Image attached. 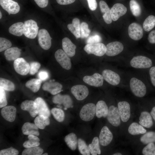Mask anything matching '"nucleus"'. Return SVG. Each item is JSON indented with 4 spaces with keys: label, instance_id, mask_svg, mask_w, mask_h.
I'll return each mask as SVG.
<instances>
[{
    "label": "nucleus",
    "instance_id": "f257e3e1",
    "mask_svg": "<svg viewBox=\"0 0 155 155\" xmlns=\"http://www.w3.org/2000/svg\"><path fill=\"white\" fill-rule=\"evenodd\" d=\"M129 85L132 92L135 96L142 97L146 94V86L141 80L135 78H132L130 80Z\"/></svg>",
    "mask_w": 155,
    "mask_h": 155
},
{
    "label": "nucleus",
    "instance_id": "f03ea898",
    "mask_svg": "<svg viewBox=\"0 0 155 155\" xmlns=\"http://www.w3.org/2000/svg\"><path fill=\"white\" fill-rule=\"evenodd\" d=\"M24 34L26 37L31 39L35 38L38 33L39 27L34 20H29L24 23Z\"/></svg>",
    "mask_w": 155,
    "mask_h": 155
},
{
    "label": "nucleus",
    "instance_id": "7ed1b4c3",
    "mask_svg": "<svg viewBox=\"0 0 155 155\" xmlns=\"http://www.w3.org/2000/svg\"><path fill=\"white\" fill-rule=\"evenodd\" d=\"M84 49L88 54H93L99 57L104 55L106 51V46L104 44L101 42L87 44Z\"/></svg>",
    "mask_w": 155,
    "mask_h": 155
},
{
    "label": "nucleus",
    "instance_id": "20e7f679",
    "mask_svg": "<svg viewBox=\"0 0 155 155\" xmlns=\"http://www.w3.org/2000/svg\"><path fill=\"white\" fill-rule=\"evenodd\" d=\"M96 114V105L93 103H88L82 108L80 116L82 120L88 121L92 119Z\"/></svg>",
    "mask_w": 155,
    "mask_h": 155
},
{
    "label": "nucleus",
    "instance_id": "39448f33",
    "mask_svg": "<svg viewBox=\"0 0 155 155\" xmlns=\"http://www.w3.org/2000/svg\"><path fill=\"white\" fill-rule=\"evenodd\" d=\"M130 64L131 67L135 68L145 69L150 67L152 62L148 57L139 55L133 57L130 61Z\"/></svg>",
    "mask_w": 155,
    "mask_h": 155
},
{
    "label": "nucleus",
    "instance_id": "423d86ee",
    "mask_svg": "<svg viewBox=\"0 0 155 155\" xmlns=\"http://www.w3.org/2000/svg\"><path fill=\"white\" fill-rule=\"evenodd\" d=\"M38 41L41 47L43 49L48 50L51 47V39L49 33L45 29H42L38 32Z\"/></svg>",
    "mask_w": 155,
    "mask_h": 155
},
{
    "label": "nucleus",
    "instance_id": "0eeeda50",
    "mask_svg": "<svg viewBox=\"0 0 155 155\" xmlns=\"http://www.w3.org/2000/svg\"><path fill=\"white\" fill-rule=\"evenodd\" d=\"M55 56L56 61L63 68L66 70L71 68V60L63 50L61 49L57 50L55 53Z\"/></svg>",
    "mask_w": 155,
    "mask_h": 155
},
{
    "label": "nucleus",
    "instance_id": "6e6552de",
    "mask_svg": "<svg viewBox=\"0 0 155 155\" xmlns=\"http://www.w3.org/2000/svg\"><path fill=\"white\" fill-rule=\"evenodd\" d=\"M13 65L16 71L21 75H26L29 72L30 65L22 58L19 57L14 60Z\"/></svg>",
    "mask_w": 155,
    "mask_h": 155
},
{
    "label": "nucleus",
    "instance_id": "1a4fd4ad",
    "mask_svg": "<svg viewBox=\"0 0 155 155\" xmlns=\"http://www.w3.org/2000/svg\"><path fill=\"white\" fill-rule=\"evenodd\" d=\"M107 119L113 126L118 127L121 124V117L118 108L111 105L108 108Z\"/></svg>",
    "mask_w": 155,
    "mask_h": 155
},
{
    "label": "nucleus",
    "instance_id": "9d476101",
    "mask_svg": "<svg viewBox=\"0 0 155 155\" xmlns=\"http://www.w3.org/2000/svg\"><path fill=\"white\" fill-rule=\"evenodd\" d=\"M128 34L130 37L135 40L141 39L143 35V29L141 26L138 23H133L128 28Z\"/></svg>",
    "mask_w": 155,
    "mask_h": 155
},
{
    "label": "nucleus",
    "instance_id": "9b49d317",
    "mask_svg": "<svg viewBox=\"0 0 155 155\" xmlns=\"http://www.w3.org/2000/svg\"><path fill=\"white\" fill-rule=\"evenodd\" d=\"M0 4L9 15L16 14L20 10V6L18 3L12 0H0Z\"/></svg>",
    "mask_w": 155,
    "mask_h": 155
},
{
    "label": "nucleus",
    "instance_id": "f8f14e48",
    "mask_svg": "<svg viewBox=\"0 0 155 155\" xmlns=\"http://www.w3.org/2000/svg\"><path fill=\"white\" fill-rule=\"evenodd\" d=\"M71 92L75 98L79 100L85 98L89 94L88 88L82 85H77L73 86L71 88Z\"/></svg>",
    "mask_w": 155,
    "mask_h": 155
},
{
    "label": "nucleus",
    "instance_id": "ddd939ff",
    "mask_svg": "<svg viewBox=\"0 0 155 155\" xmlns=\"http://www.w3.org/2000/svg\"><path fill=\"white\" fill-rule=\"evenodd\" d=\"M118 108L122 121L124 122H127L131 115L129 103L126 101H120L118 104Z\"/></svg>",
    "mask_w": 155,
    "mask_h": 155
},
{
    "label": "nucleus",
    "instance_id": "4468645a",
    "mask_svg": "<svg viewBox=\"0 0 155 155\" xmlns=\"http://www.w3.org/2000/svg\"><path fill=\"white\" fill-rule=\"evenodd\" d=\"M104 79L102 75L97 73L92 75L85 76L83 78V80L85 83L96 87L102 86L103 84Z\"/></svg>",
    "mask_w": 155,
    "mask_h": 155
},
{
    "label": "nucleus",
    "instance_id": "2eb2a0df",
    "mask_svg": "<svg viewBox=\"0 0 155 155\" xmlns=\"http://www.w3.org/2000/svg\"><path fill=\"white\" fill-rule=\"evenodd\" d=\"M102 75L104 79L108 83L113 86L119 84L120 78L116 73L109 69H105L102 72Z\"/></svg>",
    "mask_w": 155,
    "mask_h": 155
},
{
    "label": "nucleus",
    "instance_id": "dca6fc26",
    "mask_svg": "<svg viewBox=\"0 0 155 155\" xmlns=\"http://www.w3.org/2000/svg\"><path fill=\"white\" fill-rule=\"evenodd\" d=\"M106 54L109 56H114L118 55L123 50V44L118 41H114L108 43L106 46Z\"/></svg>",
    "mask_w": 155,
    "mask_h": 155
},
{
    "label": "nucleus",
    "instance_id": "f3484780",
    "mask_svg": "<svg viewBox=\"0 0 155 155\" xmlns=\"http://www.w3.org/2000/svg\"><path fill=\"white\" fill-rule=\"evenodd\" d=\"M52 101L55 104H63L64 108H67L73 107L72 99L68 95H62L58 94L53 97Z\"/></svg>",
    "mask_w": 155,
    "mask_h": 155
},
{
    "label": "nucleus",
    "instance_id": "a211bd4d",
    "mask_svg": "<svg viewBox=\"0 0 155 155\" xmlns=\"http://www.w3.org/2000/svg\"><path fill=\"white\" fill-rule=\"evenodd\" d=\"M127 11V8L120 3L115 4L110 9L112 20L116 21L121 17L125 15Z\"/></svg>",
    "mask_w": 155,
    "mask_h": 155
},
{
    "label": "nucleus",
    "instance_id": "6ab92c4d",
    "mask_svg": "<svg viewBox=\"0 0 155 155\" xmlns=\"http://www.w3.org/2000/svg\"><path fill=\"white\" fill-rule=\"evenodd\" d=\"M113 135L106 126L102 128L99 136V141L100 144L104 146L109 145L112 141Z\"/></svg>",
    "mask_w": 155,
    "mask_h": 155
},
{
    "label": "nucleus",
    "instance_id": "aec40b11",
    "mask_svg": "<svg viewBox=\"0 0 155 155\" xmlns=\"http://www.w3.org/2000/svg\"><path fill=\"white\" fill-rule=\"evenodd\" d=\"M16 109L13 106H5L1 111V115L6 121L10 122H13L16 115Z\"/></svg>",
    "mask_w": 155,
    "mask_h": 155
},
{
    "label": "nucleus",
    "instance_id": "412c9836",
    "mask_svg": "<svg viewBox=\"0 0 155 155\" xmlns=\"http://www.w3.org/2000/svg\"><path fill=\"white\" fill-rule=\"evenodd\" d=\"M63 86L59 83L55 82H49L45 83L42 86V89L49 92L51 94L55 95L61 92Z\"/></svg>",
    "mask_w": 155,
    "mask_h": 155
},
{
    "label": "nucleus",
    "instance_id": "4be33fe9",
    "mask_svg": "<svg viewBox=\"0 0 155 155\" xmlns=\"http://www.w3.org/2000/svg\"><path fill=\"white\" fill-rule=\"evenodd\" d=\"M20 107L22 110L28 111L32 117H35L38 115L37 105L34 101L25 100L22 103Z\"/></svg>",
    "mask_w": 155,
    "mask_h": 155
},
{
    "label": "nucleus",
    "instance_id": "5701e85b",
    "mask_svg": "<svg viewBox=\"0 0 155 155\" xmlns=\"http://www.w3.org/2000/svg\"><path fill=\"white\" fill-rule=\"evenodd\" d=\"M34 101L37 105L38 115H43L49 117L51 115V112L44 100L40 97H38Z\"/></svg>",
    "mask_w": 155,
    "mask_h": 155
},
{
    "label": "nucleus",
    "instance_id": "b1692460",
    "mask_svg": "<svg viewBox=\"0 0 155 155\" xmlns=\"http://www.w3.org/2000/svg\"><path fill=\"white\" fill-rule=\"evenodd\" d=\"M62 46L63 51L69 57H72L75 55L76 47L68 38L63 39Z\"/></svg>",
    "mask_w": 155,
    "mask_h": 155
},
{
    "label": "nucleus",
    "instance_id": "393cba45",
    "mask_svg": "<svg viewBox=\"0 0 155 155\" xmlns=\"http://www.w3.org/2000/svg\"><path fill=\"white\" fill-rule=\"evenodd\" d=\"M22 130L25 135H32L38 136L40 134L38 127L35 124L30 122L25 123L22 127Z\"/></svg>",
    "mask_w": 155,
    "mask_h": 155
},
{
    "label": "nucleus",
    "instance_id": "a878e982",
    "mask_svg": "<svg viewBox=\"0 0 155 155\" xmlns=\"http://www.w3.org/2000/svg\"><path fill=\"white\" fill-rule=\"evenodd\" d=\"M21 50L18 47L9 48L5 50L4 55L6 59L8 61H14L19 58Z\"/></svg>",
    "mask_w": 155,
    "mask_h": 155
},
{
    "label": "nucleus",
    "instance_id": "bb28decb",
    "mask_svg": "<svg viewBox=\"0 0 155 155\" xmlns=\"http://www.w3.org/2000/svg\"><path fill=\"white\" fill-rule=\"evenodd\" d=\"M108 110V107L104 101L101 100L97 102L96 105V115L97 117H106Z\"/></svg>",
    "mask_w": 155,
    "mask_h": 155
},
{
    "label": "nucleus",
    "instance_id": "cd10ccee",
    "mask_svg": "<svg viewBox=\"0 0 155 155\" xmlns=\"http://www.w3.org/2000/svg\"><path fill=\"white\" fill-rule=\"evenodd\" d=\"M99 6L101 11L103 14L102 17L105 22L108 24L112 22L110 10L107 3L103 1L99 2Z\"/></svg>",
    "mask_w": 155,
    "mask_h": 155
},
{
    "label": "nucleus",
    "instance_id": "c85d7f7f",
    "mask_svg": "<svg viewBox=\"0 0 155 155\" xmlns=\"http://www.w3.org/2000/svg\"><path fill=\"white\" fill-rule=\"evenodd\" d=\"M139 120L140 124L146 128H150L153 125L152 116L148 112L144 111L142 112Z\"/></svg>",
    "mask_w": 155,
    "mask_h": 155
},
{
    "label": "nucleus",
    "instance_id": "c756f323",
    "mask_svg": "<svg viewBox=\"0 0 155 155\" xmlns=\"http://www.w3.org/2000/svg\"><path fill=\"white\" fill-rule=\"evenodd\" d=\"M80 25V20L75 18L73 19L72 23L68 24L67 26L68 29L76 38L81 37Z\"/></svg>",
    "mask_w": 155,
    "mask_h": 155
},
{
    "label": "nucleus",
    "instance_id": "7c9ffc66",
    "mask_svg": "<svg viewBox=\"0 0 155 155\" xmlns=\"http://www.w3.org/2000/svg\"><path fill=\"white\" fill-rule=\"evenodd\" d=\"M24 23L19 22L11 25L9 28L10 33L18 36H22L24 34Z\"/></svg>",
    "mask_w": 155,
    "mask_h": 155
},
{
    "label": "nucleus",
    "instance_id": "2f4dec72",
    "mask_svg": "<svg viewBox=\"0 0 155 155\" xmlns=\"http://www.w3.org/2000/svg\"><path fill=\"white\" fill-rule=\"evenodd\" d=\"M64 140L67 146L71 150H74L76 149L78 140L75 133H71L67 135L65 137Z\"/></svg>",
    "mask_w": 155,
    "mask_h": 155
},
{
    "label": "nucleus",
    "instance_id": "473e14b6",
    "mask_svg": "<svg viewBox=\"0 0 155 155\" xmlns=\"http://www.w3.org/2000/svg\"><path fill=\"white\" fill-rule=\"evenodd\" d=\"M128 131L131 135H136L144 134L146 132V130L141 125L136 122H133L129 126Z\"/></svg>",
    "mask_w": 155,
    "mask_h": 155
},
{
    "label": "nucleus",
    "instance_id": "72a5a7b5",
    "mask_svg": "<svg viewBox=\"0 0 155 155\" xmlns=\"http://www.w3.org/2000/svg\"><path fill=\"white\" fill-rule=\"evenodd\" d=\"M34 124L38 128L43 129L46 126L50 124V120L49 117L43 115H38L34 121Z\"/></svg>",
    "mask_w": 155,
    "mask_h": 155
},
{
    "label": "nucleus",
    "instance_id": "f704fd0d",
    "mask_svg": "<svg viewBox=\"0 0 155 155\" xmlns=\"http://www.w3.org/2000/svg\"><path fill=\"white\" fill-rule=\"evenodd\" d=\"M42 80L40 79L33 78L28 81L26 83V87L32 92L35 93L39 90Z\"/></svg>",
    "mask_w": 155,
    "mask_h": 155
},
{
    "label": "nucleus",
    "instance_id": "c9c22d12",
    "mask_svg": "<svg viewBox=\"0 0 155 155\" xmlns=\"http://www.w3.org/2000/svg\"><path fill=\"white\" fill-rule=\"evenodd\" d=\"M28 140L25 141L23 144V146L26 148L39 146L40 145V139L37 136L32 135H29Z\"/></svg>",
    "mask_w": 155,
    "mask_h": 155
},
{
    "label": "nucleus",
    "instance_id": "e433bc0d",
    "mask_svg": "<svg viewBox=\"0 0 155 155\" xmlns=\"http://www.w3.org/2000/svg\"><path fill=\"white\" fill-rule=\"evenodd\" d=\"M90 153L92 155H96L101 154L100 148L99 139L98 137H94L91 144L88 146Z\"/></svg>",
    "mask_w": 155,
    "mask_h": 155
},
{
    "label": "nucleus",
    "instance_id": "4c0bfd02",
    "mask_svg": "<svg viewBox=\"0 0 155 155\" xmlns=\"http://www.w3.org/2000/svg\"><path fill=\"white\" fill-rule=\"evenodd\" d=\"M155 26V16L151 15L148 16L144 21L143 27L144 30L149 32Z\"/></svg>",
    "mask_w": 155,
    "mask_h": 155
},
{
    "label": "nucleus",
    "instance_id": "58836bf2",
    "mask_svg": "<svg viewBox=\"0 0 155 155\" xmlns=\"http://www.w3.org/2000/svg\"><path fill=\"white\" fill-rule=\"evenodd\" d=\"M140 141L145 144L155 142V132L150 131L146 133L140 137Z\"/></svg>",
    "mask_w": 155,
    "mask_h": 155
},
{
    "label": "nucleus",
    "instance_id": "ea45409f",
    "mask_svg": "<svg viewBox=\"0 0 155 155\" xmlns=\"http://www.w3.org/2000/svg\"><path fill=\"white\" fill-rule=\"evenodd\" d=\"M129 5L131 11L134 16L138 17L141 15V8L139 4L136 0H131Z\"/></svg>",
    "mask_w": 155,
    "mask_h": 155
},
{
    "label": "nucleus",
    "instance_id": "a19ab883",
    "mask_svg": "<svg viewBox=\"0 0 155 155\" xmlns=\"http://www.w3.org/2000/svg\"><path fill=\"white\" fill-rule=\"evenodd\" d=\"M43 152V149L38 146L25 149L22 153V155H41Z\"/></svg>",
    "mask_w": 155,
    "mask_h": 155
},
{
    "label": "nucleus",
    "instance_id": "79ce46f5",
    "mask_svg": "<svg viewBox=\"0 0 155 155\" xmlns=\"http://www.w3.org/2000/svg\"><path fill=\"white\" fill-rule=\"evenodd\" d=\"M0 88L7 91H13L15 89L14 84L10 81L1 78H0Z\"/></svg>",
    "mask_w": 155,
    "mask_h": 155
},
{
    "label": "nucleus",
    "instance_id": "37998d69",
    "mask_svg": "<svg viewBox=\"0 0 155 155\" xmlns=\"http://www.w3.org/2000/svg\"><path fill=\"white\" fill-rule=\"evenodd\" d=\"M51 112L54 118L58 122H61L64 120L65 114L62 110L54 108L51 110Z\"/></svg>",
    "mask_w": 155,
    "mask_h": 155
},
{
    "label": "nucleus",
    "instance_id": "c03bdc74",
    "mask_svg": "<svg viewBox=\"0 0 155 155\" xmlns=\"http://www.w3.org/2000/svg\"><path fill=\"white\" fill-rule=\"evenodd\" d=\"M78 146L79 150L83 155H90V152L88 147L85 141L81 138L78 140Z\"/></svg>",
    "mask_w": 155,
    "mask_h": 155
},
{
    "label": "nucleus",
    "instance_id": "a18cd8bd",
    "mask_svg": "<svg viewBox=\"0 0 155 155\" xmlns=\"http://www.w3.org/2000/svg\"><path fill=\"white\" fill-rule=\"evenodd\" d=\"M142 153L144 155H155V145L153 143L147 144L143 149Z\"/></svg>",
    "mask_w": 155,
    "mask_h": 155
},
{
    "label": "nucleus",
    "instance_id": "49530a36",
    "mask_svg": "<svg viewBox=\"0 0 155 155\" xmlns=\"http://www.w3.org/2000/svg\"><path fill=\"white\" fill-rule=\"evenodd\" d=\"M80 37L82 38L88 37L90 32L88 24L85 22H83L80 24Z\"/></svg>",
    "mask_w": 155,
    "mask_h": 155
},
{
    "label": "nucleus",
    "instance_id": "de8ad7c7",
    "mask_svg": "<svg viewBox=\"0 0 155 155\" xmlns=\"http://www.w3.org/2000/svg\"><path fill=\"white\" fill-rule=\"evenodd\" d=\"M12 45L11 42L5 38H0V52H1L10 48Z\"/></svg>",
    "mask_w": 155,
    "mask_h": 155
},
{
    "label": "nucleus",
    "instance_id": "09e8293b",
    "mask_svg": "<svg viewBox=\"0 0 155 155\" xmlns=\"http://www.w3.org/2000/svg\"><path fill=\"white\" fill-rule=\"evenodd\" d=\"M18 154V150L12 147L0 151V155H17Z\"/></svg>",
    "mask_w": 155,
    "mask_h": 155
},
{
    "label": "nucleus",
    "instance_id": "8fccbe9b",
    "mask_svg": "<svg viewBox=\"0 0 155 155\" xmlns=\"http://www.w3.org/2000/svg\"><path fill=\"white\" fill-rule=\"evenodd\" d=\"M7 104L5 90L0 88V108L6 106Z\"/></svg>",
    "mask_w": 155,
    "mask_h": 155
},
{
    "label": "nucleus",
    "instance_id": "3c124183",
    "mask_svg": "<svg viewBox=\"0 0 155 155\" xmlns=\"http://www.w3.org/2000/svg\"><path fill=\"white\" fill-rule=\"evenodd\" d=\"M29 73L31 75H34L36 73L40 67V64L37 62H32L30 64Z\"/></svg>",
    "mask_w": 155,
    "mask_h": 155
},
{
    "label": "nucleus",
    "instance_id": "603ef678",
    "mask_svg": "<svg viewBox=\"0 0 155 155\" xmlns=\"http://www.w3.org/2000/svg\"><path fill=\"white\" fill-rule=\"evenodd\" d=\"M101 37L98 35H95L89 37L87 40V44H96L100 42L101 41Z\"/></svg>",
    "mask_w": 155,
    "mask_h": 155
},
{
    "label": "nucleus",
    "instance_id": "864d4df0",
    "mask_svg": "<svg viewBox=\"0 0 155 155\" xmlns=\"http://www.w3.org/2000/svg\"><path fill=\"white\" fill-rule=\"evenodd\" d=\"M149 74L151 83L155 87V66L153 67L150 69Z\"/></svg>",
    "mask_w": 155,
    "mask_h": 155
},
{
    "label": "nucleus",
    "instance_id": "5fc2aeb1",
    "mask_svg": "<svg viewBox=\"0 0 155 155\" xmlns=\"http://www.w3.org/2000/svg\"><path fill=\"white\" fill-rule=\"evenodd\" d=\"M39 79L42 81H45L49 78V74L48 72L42 70L40 71L38 74Z\"/></svg>",
    "mask_w": 155,
    "mask_h": 155
},
{
    "label": "nucleus",
    "instance_id": "6e6d98bb",
    "mask_svg": "<svg viewBox=\"0 0 155 155\" xmlns=\"http://www.w3.org/2000/svg\"><path fill=\"white\" fill-rule=\"evenodd\" d=\"M37 5L41 8H44L48 4L49 0H34Z\"/></svg>",
    "mask_w": 155,
    "mask_h": 155
},
{
    "label": "nucleus",
    "instance_id": "4d7b16f0",
    "mask_svg": "<svg viewBox=\"0 0 155 155\" xmlns=\"http://www.w3.org/2000/svg\"><path fill=\"white\" fill-rule=\"evenodd\" d=\"M89 8L92 11L95 10L97 7V4L96 0H87Z\"/></svg>",
    "mask_w": 155,
    "mask_h": 155
},
{
    "label": "nucleus",
    "instance_id": "13d9d810",
    "mask_svg": "<svg viewBox=\"0 0 155 155\" xmlns=\"http://www.w3.org/2000/svg\"><path fill=\"white\" fill-rule=\"evenodd\" d=\"M148 40L151 44H155V30L152 31L149 34Z\"/></svg>",
    "mask_w": 155,
    "mask_h": 155
},
{
    "label": "nucleus",
    "instance_id": "bf43d9fd",
    "mask_svg": "<svg viewBox=\"0 0 155 155\" xmlns=\"http://www.w3.org/2000/svg\"><path fill=\"white\" fill-rule=\"evenodd\" d=\"M57 3L61 5H67L74 2L75 0H56Z\"/></svg>",
    "mask_w": 155,
    "mask_h": 155
},
{
    "label": "nucleus",
    "instance_id": "052dcab7",
    "mask_svg": "<svg viewBox=\"0 0 155 155\" xmlns=\"http://www.w3.org/2000/svg\"><path fill=\"white\" fill-rule=\"evenodd\" d=\"M150 114L155 121V106L154 107L152 108L150 112Z\"/></svg>",
    "mask_w": 155,
    "mask_h": 155
},
{
    "label": "nucleus",
    "instance_id": "680f3d73",
    "mask_svg": "<svg viewBox=\"0 0 155 155\" xmlns=\"http://www.w3.org/2000/svg\"><path fill=\"white\" fill-rule=\"evenodd\" d=\"M122 154L120 153L119 152H117L115 153L113 155H121Z\"/></svg>",
    "mask_w": 155,
    "mask_h": 155
},
{
    "label": "nucleus",
    "instance_id": "e2e57ef3",
    "mask_svg": "<svg viewBox=\"0 0 155 155\" xmlns=\"http://www.w3.org/2000/svg\"><path fill=\"white\" fill-rule=\"evenodd\" d=\"M2 17V14L1 12H0V19H1Z\"/></svg>",
    "mask_w": 155,
    "mask_h": 155
},
{
    "label": "nucleus",
    "instance_id": "0e129e2a",
    "mask_svg": "<svg viewBox=\"0 0 155 155\" xmlns=\"http://www.w3.org/2000/svg\"><path fill=\"white\" fill-rule=\"evenodd\" d=\"M43 155H48V154L47 153H45L44 154H42Z\"/></svg>",
    "mask_w": 155,
    "mask_h": 155
}]
</instances>
